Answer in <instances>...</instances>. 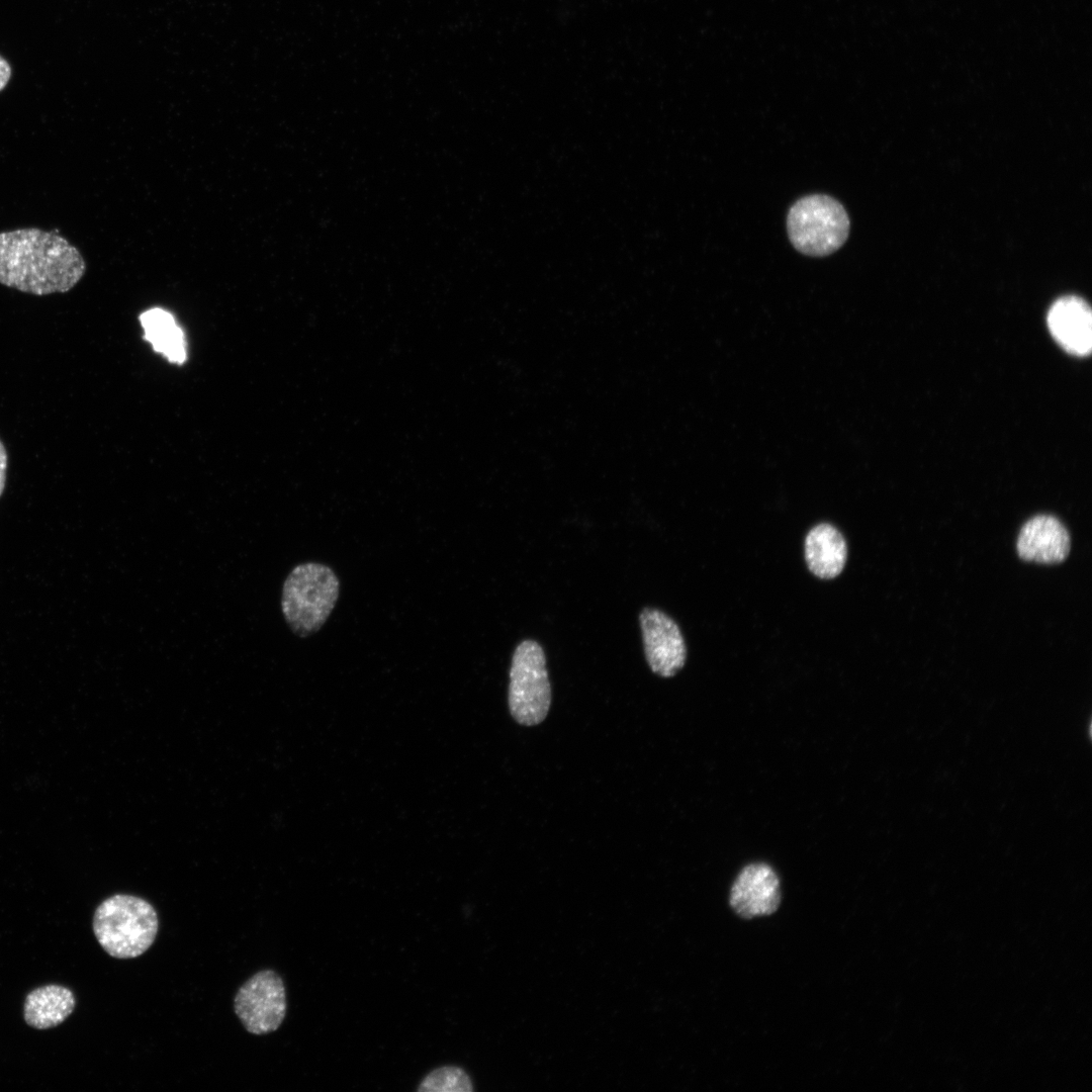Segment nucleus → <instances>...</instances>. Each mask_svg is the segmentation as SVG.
Listing matches in <instances>:
<instances>
[{
    "mask_svg": "<svg viewBox=\"0 0 1092 1092\" xmlns=\"http://www.w3.org/2000/svg\"><path fill=\"white\" fill-rule=\"evenodd\" d=\"M74 993L61 985H46L29 992L23 1005L25 1022L35 1029H49L63 1023L74 1011Z\"/></svg>",
    "mask_w": 1092,
    "mask_h": 1092,
    "instance_id": "12",
    "label": "nucleus"
},
{
    "mask_svg": "<svg viewBox=\"0 0 1092 1092\" xmlns=\"http://www.w3.org/2000/svg\"><path fill=\"white\" fill-rule=\"evenodd\" d=\"M509 675L511 715L521 725H538L548 714L551 686L545 652L537 641L525 639L517 645Z\"/></svg>",
    "mask_w": 1092,
    "mask_h": 1092,
    "instance_id": "5",
    "label": "nucleus"
},
{
    "mask_svg": "<svg viewBox=\"0 0 1092 1092\" xmlns=\"http://www.w3.org/2000/svg\"><path fill=\"white\" fill-rule=\"evenodd\" d=\"M86 263L67 239L37 228L0 233V283L33 295L65 293L82 279Z\"/></svg>",
    "mask_w": 1092,
    "mask_h": 1092,
    "instance_id": "1",
    "label": "nucleus"
},
{
    "mask_svg": "<svg viewBox=\"0 0 1092 1092\" xmlns=\"http://www.w3.org/2000/svg\"><path fill=\"white\" fill-rule=\"evenodd\" d=\"M234 1009L245 1029L252 1034L277 1030L287 1009L283 980L273 970L256 973L238 990Z\"/></svg>",
    "mask_w": 1092,
    "mask_h": 1092,
    "instance_id": "6",
    "label": "nucleus"
},
{
    "mask_svg": "<svg viewBox=\"0 0 1092 1092\" xmlns=\"http://www.w3.org/2000/svg\"><path fill=\"white\" fill-rule=\"evenodd\" d=\"M421 1092H471L473 1085L468 1074L460 1067L443 1066L430 1072L419 1084Z\"/></svg>",
    "mask_w": 1092,
    "mask_h": 1092,
    "instance_id": "14",
    "label": "nucleus"
},
{
    "mask_svg": "<svg viewBox=\"0 0 1092 1092\" xmlns=\"http://www.w3.org/2000/svg\"><path fill=\"white\" fill-rule=\"evenodd\" d=\"M145 339L154 350L165 355L171 362L183 363L186 359V342L182 330L174 317L161 308H153L140 316Z\"/></svg>",
    "mask_w": 1092,
    "mask_h": 1092,
    "instance_id": "13",
    "label": "nucleus"
},
{
    "mask_svg": "<svg viewBox=\"0 0 1092 1092\" xmlns=\"http://www.w3.org/2000/svg\"><path fill=\"white\" fill-rule=\"evenodd\" d=\"M1070 547L1069 532L1056 517L1049 515L1028 520L1020 529L1016 542L1020 558L1046 564L1064 561Z\"/></svg>",
    "mask_w": 1092,
    "mask_h": 1092,
    "instance_id": "9",
    "label": "nucleus"
},
{
    "mask_svg": "<svg viewBox=\"0 0 1092 1092\" xmlns=\"http://www.w3.org/2000/svg\"><path fill=\"white\" fill-rule=\"evenodd\" d=\"M11 77V68L8 62L0 56V92L6 87Z\"/></svg>",
    "mask_w": 1092,
    "mask_h": 1092,
    "instance_id": "16",
    "label": "nucleus"
},
{
    "mask_svg": "<svg viewBox=\"0 0 1092 1092\" xmlns=\"http://www.w3.org/2000/svg\"><path fill=\"white\" fill-rule=\"evenodd\" d=\"M639 623L650 669L662 677L673 676L687 659V646L678 625L666 613L649 607L640 612Z\"/></svg>",
    "mask_w": 1092,
    "mask_h": 1092,
    "instance_id": "7",
    "label": "nucleus"
},
{
    "mask_svg": "<svg viewBox=\"0 0 1092 1092\" xmlns=\"http://www.w3.org/2000/svg\"><path fill=\"white\" fill-rule=\"evenodd\" d=\"M849 218L840 202L825 194L800 198L787 216L789 239L800 253L811 257L828 256L847 240Z\"/></svg>",
    "mask_w": 1092,
    "mask_h": 1092,
    "instance_id": "4",
    "label": "nucleus"
},
{
    "mask_svg": "<svg viewBox=\"0 0 1092 1092\" xmlns=\"http://www.w3.org/2000/svg\"><path fill=\"white\" fill-rule=\"evenodd\" d=\"M1055 340L1069 353L1085 356L1092 347V315L1089 305L1077 296L1058 299L1048 313Z\"/></svg>",
    "mask_w": 1092,
    "mask_h": 1092,
    "instance_id": "10",
    "label": "nucleus"
},
{
    "mask_svg": "<svg viewBox=\"0 0 1092 1092\" xmlns=\"http://www.w3.org/2000/svg\"><path fill=\"white\" fill-rule=\"evenodd\" d=\"M340 593V582L328 565L305 562L286 577L281 597L284 619L299 637L321 629L332 613Z\"/></svg>",
    "mask_w": 1092,
    "mask_h": 1092,
    "instance_id": "3",
    "label": "nucleus"
},
{
    "mask_svg": "<svg viewBox=\"0 0 1092 1092\" xmlns=\"http://www.w3.org/2000/svg\"><path fill=\"white\" fill-rule=\"evenodd\" d=\"M93 932L101 947L115 959H134L154 943L159 929L155 908L145 899L117 894L95 910Z\"/></svg>",
    "mask_w": 1092,
    "mask_h": 1092,
    "instance_id": "2",
    "label": "nucleus"
},
{
    "mask_svg": "<svg viewBox=\"0 0 1092 1092\" xmlns=\"http://www.w3.org/2000/svg\"><path fill=\"white\" fill-rule=\"evenodd\" d=\"M7 451L0 440V496L3 492L6 481V469H7Z\"/></svg>",
    "mask_w": 1092,
    "mask_h": 1092,
    "instance_id": "15",
    "label": "nucleus"
},
{
    "mask_svg": "<svg viewBox=\"0 0 1092 1092\" xmlns=\"http://www.w3.org/2000/svg\"><path fill=\"white\" fill-rule=\"evenodd\" d=\"M804 554L808 568L815 576L831 579L841 573L846 563V541L836 527L821 523L806 535Z\"/></svg>",
    "mask_w": 1092,
    "mask_h": 1092,
    "instance_id": "11",
    "label": "nucleus"
},
{
    "mask_svg": "<svg viewBox=\"0 0 1092 1092\" xmlns=\"http://www.w3.org/2000/svg\"><path fill=\"white\" fill-rule=\"evenodd\" d=\"M781 903V885L775 870L764 862L745 866L730 891V905L740 917L769 915Z\"/></svg>",
    "mask_w": 1092,
    "mask_h": 1092,
    "instance_id": "8",
    "label": "nucleus"
}]
</instances>
